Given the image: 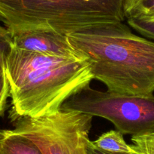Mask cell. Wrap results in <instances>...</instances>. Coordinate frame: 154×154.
<instances>
[{
  "label": "cell",
  "instance_id": "1",
  "mask_svg": "<svg viewBox=\"0 0 154 154\" xmlns=\"http://www.w3.org/2000/svg\"><path fill=\"white\" fill-rule=\"evenodd\" d=\"M72 48L108 91L140 97L154 94V42L123 22L94 24L66 34Z\"/></svg>",
  "mask_w": 154,
  "mask_h": 154
},
{
  "label": "cell",
  "instance_id": "2",
  "mask_svg": "<svg viewBox=\"0 0 154 154\" xmlns=\"http://www.w3.org/2000/svg\"><path fill=\"white\" fill-rule=\"evenodd\" d=\"M9 84L11 122L54 113L93 79L83 58L47 55L12 47L3 64Z\"/></svg>",
  "mask_w": 154,
  "mask_h": 154
},
{
  "label": "cell",
  "instance_id": "3",
  "mask_svg": "<svg viewBox=\"0 0 154 154\" xmlns=\"http://www.w3.org/2000/svg\"><path fill=\"white\" fill-rule=\"evenodd\" d=\"M125 20V0H0V21L11 35L37 30L68 34Z\"/></svg>",
  "mask_w": 154,
  "mask_h": 154
},
{
  "label": "cell",
  "instance_id": "4",
  "mask_svg": "<svg viewBox=\"0 0 154 154\" xmlns=\"http://www.w3.org/2000/svg\"><path fill=\"white\" fill-rule=\"evenodd\" d=\"M93 116L61 107L39 117H20L14 131L35 143L42 154H90Z\"/></svg>",
  "mask_w": 154,
  "mask_h": 154
},
{
  "label": "cell",
  "instance_id": "5",
  "mask_svg": "<svg viewBox=\"0 0 154 154\" xmlns=\"http://www.w3.org/2000/svg\"><path fill=\"white\" fill-rule=\"evenodd\" d=\"M62 107L110 121L123 134H139L154 129V95L140 97L96 90L87 86Z\"/></svg>",
  "mask_w": 154,
  "mask_h": 154
},
{
  "label": "cell",
  "instance_id": "6",
  "mask_svg": "<svg viewBox=\"0 0 154 154\" xmlns=\"http://www.w3.org/2000/svg\"><path fill=\"white\" fill-rule=\"evenodd\" d=\"M13 47L47 55L82 58L69 42L66 34L37 30L12 35Z\"/></svg>",
  "mask_w": 154,
  "mask_h": 154
},
{
  "label": "cell",
  "instance_id": "7",
  "mask_svg": "<svg viewBox=\"0 0 154 154\" xmlns=\"http://www.w3.org/2000/svg\"><path fill=\"white\" fill-rule=\"evenodd\" d=\"M0 154H42L39 148L13 129L0 130Z\"/></svg>",
  "mask_w": 154,
  "mask_h": 154
},
{
  "label": "cell",
  "instance_id": "8",
  "mask_svg": "<svg viewBox=\"0 0 154 154\" xmlns=\"http://www.w3.org/2000/svg\"><path fill=\"white\" fill-rule=\"evenodd\" d=\"M92 145L103 152L114 154H137L132 145L124 140L123 134L117 130H111L103 133Z\"/></svg>",
  "mask_w": 154,
  "mask_h": 154
},
{
  "label": "cell",
  "instance_id": "9",
  "mask_svg": "<svg viewBox=\"0 0 154 154\" xmlns=\"http://www.w3.org/2000/svg\"><path fill=\"white\" fill-rule=\"evenodd\" d=\"M126 20L129 18L154 21V0H125Z\"/></svg>",
  "mask_w": 154,
  "mask_h": 154
},
{
  "label": "cell",
  "instance_id": "10",
  "mask_svg": "<svg viewBox=\"0 0 154 154\" xmlns=\"http://www.w3.org/2000/svg\"><path fill=\"white\" fill-rule=\"evenodd\" d=\"M132 146L137 154H154V129L132 135Z\"/></svg>",
  "mask_w": 154,
  "mask_h": 154
},
{
  "label": "cell",
  "instance_id": "11",
  "mask_svg": "<svg viewBox=\"0 0 154 154\" xmlns=\"http://www.w3.org/2000/svg\"><path fill=\"white\" fill-rule=\"evenodd\" d=\"M127 23L132 28L144 37L154 39V21L136 18H127Z\"/></svg>",
  "mask_w": 154,
  "mask_h": 154
},
{
  "label": "cell",
  "instance_id": "12",
  "mask_svg": "<svg viewBox=\"0 0 154 154\" xmlns=\"http://www.w3.org/2000/svg\"><path fill=\"white\" fill-rule=\"evenodd\" d=\"M13 47L11 33L6 27L0 26V64H4L6 57Z\"/></svg>",
  "mask_w": 154,
  "mask_h": 154
},
{
  "label": "cell",
  "instance_id": "13",
  "mask_svg": "<svg viewBox=\"0 0 154 154\" xmlns=\"http://www.w3.org/2000/svg\"><path fill=\"white\" fill-rule=\"evenodd\" d=\"M9 97V84L2 68L0 69V116L4 114Z\"/></svg>",
  "mask_w": 154,
  "mask_h": 154
},
{
  "label": "cell",
  "instance_id": "14",
  "mask_svg": "<svg viewBox=\"0 0 154 154\" xmlns=\"http://www.w3.org/2000/svg\"><path fill=\"white\" fill-rule=\"evenodd\" d=\"M90 154H114V153H109V152H103L102 150L97 149L92 145V141L90 145Z\"/></svg>",
  "mask_w": 154,
  "mask_h": 154
},
{
  "label": "cell",
  "instance_id": "15",
  "mask_svg": "<svg viewBox=\"0 0 154 154\" xmlns=\"http://www.w3.org/2000/svg\"><path fill=\"white\" fill-rule=\"evenodd\" d=\"M2 68H3L2 65H1V64H0V69H2Z\"/></svg>",
  "mask_w": 154,
  "mask_h": 154
}]
</instances>
